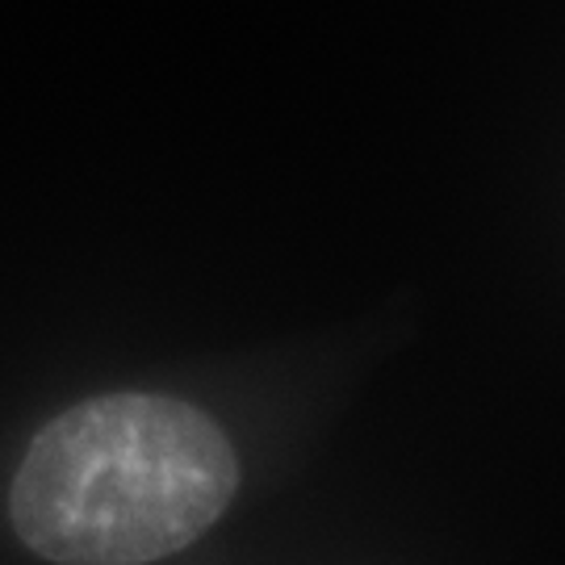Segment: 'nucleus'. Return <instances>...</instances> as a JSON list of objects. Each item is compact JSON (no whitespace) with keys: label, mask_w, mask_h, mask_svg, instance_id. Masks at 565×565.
Returning a JSON list of instances; mask_svg holds the SVG:
<instances>
[{"label":"nucleus","mask_w":565,"mask_h":565,"mask_svg":"<svg viewBox=\"0 0 565 565\" xmlns=\"http://www.w3.org/2000/svg\"><path fill=\"white\" fill-rule=\"evenodd\" d=\"M235 486V448L205 411L160 394H105L34 436L9 515L21 545L55 565H147L193 545Z\"/></svg>","instance_id":"1"}]
</instances>
